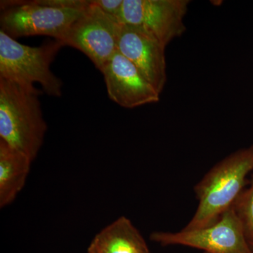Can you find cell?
Wrapping results in <instances>:
<instances>
[{"mask_svg": "<svg viewBox=\"0 0 253 253\" xmlns=\"http://www.w3.org/2000/svg\"><path fill=\"white\" fill-rule=\"evenodd\" d=\"M189 0H123L119 22L152 37L165 47L186 31Z\"/></svg>", "mask_w": 253, "mask_h": 253, "instance_id": "52a82bcc", "label": "cell"}, {"mask_svg": "<svg viewBox=\"0 0 253 253\" xmlns=\"http://www.w3.org/2000/svg\"><path fill=\"white\" fill-rule=\"evenodd\" d=\"M63 46L56 40L39 46L24 45L0 30V78L29 89L38 83L46 94L59 97L63 83L50 67Z\"/></svg>", "mask_w": 253, "mask_h": 253, "instance_id": "277c9868", "label": "cell"}, {"mask_svg": "<svg viewBox=\"0 0 253 253\" xmlns=\"http://www.w3.org/2000/svg\"><path fill=\"white\" fill-rule=\"evenodd\" d=\"M166 49L152 37L122 24L118 51L139 69L160 94L167 82Z\"/></svg>", "mask_w": 253, "mask_h": 253, "instance_id": "9c48e42d", "label": "cell"}, {"mask_svg": "<svg viewBox=\"0 0 253 253\" xmlns=\"http://www.w3.org/2000/svg\"><path fill=\"white\" fill-rule=\"evenodd\" d=\"M110 99L126 109L158 102L161 94L137 68L117 51L101 70Z\"/></svg>", "mask_w": 253, "mask_h": 253, "instance_id": "ba28073f", "label": "cell"}, {"mask_svg": "<svg viewBox=\"0 0 253 253\" xmlns=\"http://www.w3.org/2000/svg\"><path fill=\"white\" fill-rule=\"evenodd\" d=\"M89 249L96 253H150L141 233L126 217L118 218L100 231Z\"/></svg>", "mask_w": 253, "mask_h": 253, "instance_id": "30bf717a", "label": "cell"}, {"mask_svg": "<svg viewBox=\"0 0 253 253\" xmlns=\"http://www.w3.org/2000/svg\"><path fill=\"white\" fill-rule=\"evenodd\" d=\"M242 221L250 245L253 242V171L249 186L245 189L234 206Z\"/></svg>", "mask_w": 253, "mask_h": 253, "instance_id": "7c38bea8", "label": "cell"}, {"mask_svg": "<svg viewBox=\"0 0 253 253\" xmlns=\"http://www.w3.org/2000/svg\"><path fill=\"white\" fill-rule=\"evenodd\" d=\"M33 161L0 139V208L9 206L26 184Z\"/></svg>", "mask_w": 253, "mask_h": 253, "instance_id": "8fae6325", "label": "cell"}, {"mask_svg": "<svg viewBox=\"0 0 253 253\" xmlns=\"http://www.w3.org/2000/svg\"><path fill=\"white\" fill-rule=\"evenodd\" d=\"M122 24L94 1L70 26L59 42L85 54L100 71L118 51Z\"/></svg>", "mask_w": 253, "mask_h": 253, "instance_id": "5b68a950", "label": "cell"}, {"mask_svg": "<svg viewBox=\"0 0 253 253\" xmlns=\"http://www.w3.org/2000/svg\"><path fill=\"white\" fill-rule=\"evenodd\" d=\"M87 253H95L94 251H92V250L88 249Z\"/></svg>", "mask_w": 253, "mask_h": 253, "instance_id": "5bb4252c", "label": "cell"}, {"mask_svg": "<svg viewBox=\"0 0 253 253\" xmlns=\"http://www.w3.org/2000/svg\"><path fill=\"white\" fill-rule=\"evenodd\" d=\"M150 238L162 246L179 245L207 253H253L234 206L207 227L191 230L182 229L178 232L156 231Z\"/></svg>", "mask_w": 253, "mask_h": 253, "instance_id": "8992f818", "label": "cell"}, {"mask_svg": "<svg viewBox=\"0 0 253 253\" xmlns=\"http://www.w3.org/2000/svg\"><path fill=\"white\" fill-rule=\"evenodd\" d=\"M253 171V144L237 150L214 166L194 187L197 209L184 229H202L233 207Z\"/></svg>", "mask_w": 253, "mask_h": 253, "instance_id": "6da1fadb", "label": "cell"}, {"mask_svg": "<svg viewBox=\"0 0 253 253\" xmlns=\"http://www.w3.org/2000/svg\"><path fill=\"white\" fill-rule=\"evenodd\" d=\"M93 1L104 12L119 21L123 0H93Z\"/></svg>", "mask_w": 253, "mask_h": 253, "instance_id": "4fadbf2b", "label": "cell"}, {"mask_svg": "<svg viewBox=\"0 0 253 253\" xmlns=\"http://www.w3.org/2000/svg\"><path fill=\"white\" fill-rule=\"evenodd\" d=\"M39 89L0 78V139L34 161L47 130Z\"/></svg>", "mask_w": 253, "mask_h": 253, "instance_id": "7a4b0ae2", "label": "cell"}, {"mask_svg": "<svg viewBox=\"0 0 253 253\" xmlns=\"http://www.w3.org/2000/svg\"><path fill=\"white\" fill-rule=\"evenodd\" d=\"M251 248H252L253 251V242L252 244H251Z\"/></svg>", "mask_w": 253, "mask_h": 253, "instance_id": "9a60e30c", "label": "cell"}, {"mask_svg": "<svg viewBox=\"0 0 253 253\" xmlns=\"http://www.w3.org/2000/svg\"><path fill=\"white\" fill-rule=\"evenodd\" d=\"M86 0H7L0 3V27L7 36H45L59 41L83 12Z\"/></svg>", "mask_w": 253, "mask_h": 253, "instance_id": "3957f363", "label": "cell"}]
</instances>
